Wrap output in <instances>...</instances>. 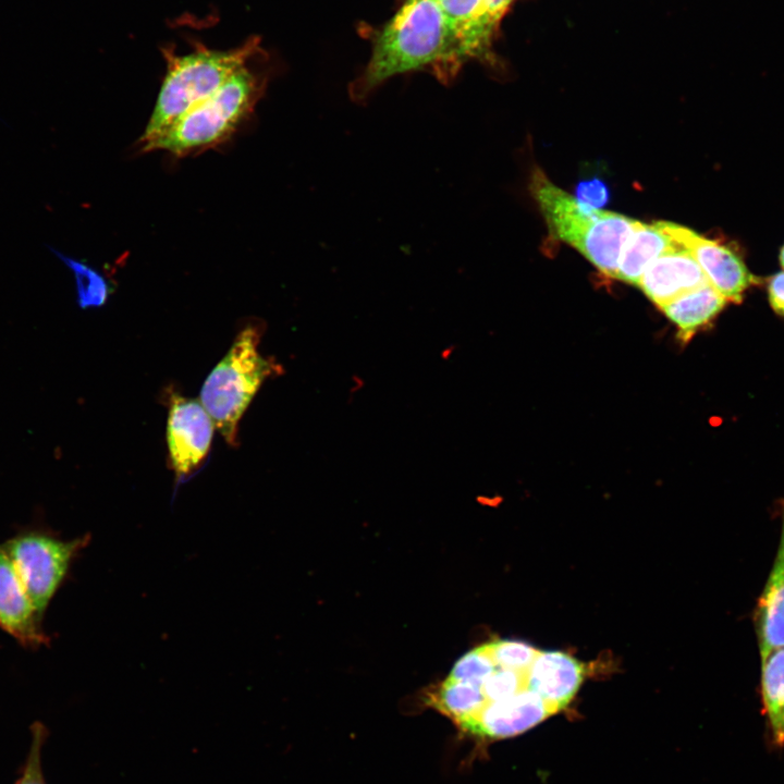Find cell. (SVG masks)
Returning a JSON list of instances; mask_svg holds the SVG:
<instances>
[{
  "mask_svg": "<svg viewBox=\"0 0 784 784\" xmlns=\"http://www.w3.org/2000/svg\"><path fill=\"white\" fill-rule=\"evenodd\" d=\"M464 61L438 2L407 0L376 36L367 65L350 85V96L365 103L389 78L415 71H428L446 84Z\"/></svg>",
  "mask_w": 784,
  "mask_h": 784,
  "instance_id": "obj_1",
  "label": "cell"
},
{
  "mask_svg": "<svg viewBox=\"0 0 784 784\" xmlns=\"http://www.w3.org/2000/svg\"><path fill=\"white\" fill-rule=\"evenodd\" d=\"M266 85L267 76L244 66L158 134L139 140L140 150H164L184 158L219 146L254 111Z\"/></svg>",
  "mask_w": 784,
  "mask_h": 784,
  "instance_id": "obj_2",
  "label": "cell"
},
{
  "mask_svg": "<svg viewBox=\"0 0 784 784\" xmlns=\"http://www.w3.org/2000/svg\"><path fill=\"white\" fill-rule=\"evenodd\" d=\"M530 192L552 235L575 247L603 274L615 278L622 248L639 221L583 204L538 168L531 174Z\"/></svg>",
  "mask_w": 784,
  "mask_h": 784,
  "instance_id": "obj_3",
  "label": "cell"
},
{
  "mask_svg": "<svg viewBox=\"0 0 784 784\" xmlns=\"http://www.w3.org/2000/svg\"><path fill=\"white\" fill-rule=\"evenodd\" d=\"M259 52L258 37L229 50L210 49L201 42L194 44V49L184 54L164 48L166 75L140 140L155 136L211 96Z\"/></svg>",
  "mask_w": 784,
  "mask_h": 784,
  "instance_id": "obj_4",
  "label": "cell"
},
{
  "mask_svg": "<svg viewBox=\"0 0 784 784\" xmlns=\"http://www.w3.org/2000/svg\"><path fill=\"white\" fill-rule=\"evenodd\" d=\"M260 329L246 326L205 380L200 403L224 440L236 444L238 422L262 382L278 365L258 351Z\"/></svg>",
  "mask_w": 784,
  "mask_h": 784,
  "instance_id": "obj_5",
  "label": "cell"
},
{
  "mask_svg": "<svg viewBox=\"0 0 784 784\" xmlns=\"http://www.w3.org/2000/svg\"><path fill=\"white\" fill-rule=\"evenodd\" d=\"M86 542L87 538L63 541L40 532H27L1 547L40 617L63 580L72 559Z\"/></svg>",
  "mask_w": 784,
  "mask_h": 784,
  "instance_id": "obj_6",
  "label": "cell"
},
{
  "mask_svg": "<svg viewBox=\"0 0 784 784\" xmlns=\"http://www.w3.org/2000/svg\"><path fill=\"white\" fill-rule=\"evenodd\" d=\"M215 422L203 404L177 394L170 397L167 444L177 479L197 468L208 454Z\"/></svg>",
  "mask_w": 784,
  "mask_h": 784,
  "instance_id": "obj_7",
  "label": "cell"
},
{
  "mask_svg": "<svg viewBox=\"0 0 784 784\" xmlns=\"http://www.w3.org/2000/svg\"><path fill=\"white\" fill-rule=\"evenodd\" d=\"M661 223L674 241L688 249L708 282L727 301L739 303L744 292L757 282L739 256L728 247L687 228L670 222Z\"/></svg>",
  "mask_w": 784,
  "mask_h": 784,
  "instance_id": "obj_8",
  "label": "cell"
},
{
  "mask_svg": "<svg viewBox=\"0 0 784 784\" xmlns=\"http://www.w3.org/2000/svg\"><path fill=\"white\" fill-rule=\"evenodd\" d=\"M552 714L553 709L526 688L512 697L487 701L457 725L474 735L499 739L524 733Z\"/></svg>",
  "mask_w": 784,
  "mask_h": 784,
  "instance_id": "obj_9",
  "label": "cell"
},
{
  "mask_svg": "<svg viewBox=\"0 0 784 784\" xmlns=\"http://www.w3.org/2000/svg\"><path fill=\"white\" fill-rule=\"evenodd\" d=\"M707 283L709 282L693 255L676 242L646 268L638 286L648 298L661 307Z\"/></svg>",
  "mask_w": 784,
  "mask_h": 784,
  "instance_id": "obj_10",
  "label": "cell"
},
{
  "mask_svg": "<svg viewBox=\"0 0 784 784\" xmlns=\"http://www.w3.org/2000/svg\"><path fill=\"white\" fill-rule=\"evenodd\" d=\"M585 676V665L569 653L539 650L526 671V688L556 713L574 698Z\"/></svg>",
  "mask_w": 784,
  "mask_h": 784,
  "instance_id": "obj_11",
  "label": "cell"
},
{
  "mask_svg": "<svg viewBox=\"0 0 784 784\" xmlns=\"http://www.w3.org/2000/svg\"><path fill=\"white\" fill-rule=\"evenodd\" d=\"M754 624L761 659L784 647V504L775 559L757 600Z\"/></svg>",
  "mask_w": 784,
  "mask_h": 784,
  "instance_id": "obj_12",
  "label": "cell"
},
{
  "mask_svg": "<svg viewBox=\"0 0 784 784\" xmlns=\"http://www.w3.org/2000/svg\"><path fill=\"white\" fill-rule=\"evenodd\" d=\"M40 616L11 560L0 547V627L25 645L44 642Z\"/></svg>",
  "mask_w": 784,
  "mask_h": 784,
  "instance_id": "obj_13",
  "label": "cell"
},
{
  "mask_svg": "<svg viewBox=\"0 0 784 784\" xmlns=\"http://www.w3.org/2000/svg\"><path fill=\"white\" fill-rule=\"evenodd\" d=\"M675 244L661 221L652 224L639 222L622 248L615 278L638 285L646 268Z\"/></svg>",
  "mask_w": 784,
  "mask_h": 784,
  "instance_id": "obj_14",
  "label": "cell"
},
{
  "mask_svg": "<svg viewBox=\"0 0 784 784\" xmlns=\"http://www.w3.org/2000/svg\"><path fill=\"white\" fill-rule=\"evenodd\" d=\"M727 299L710 283L684 293L660 308L677 327L681 341H688L698 330L710 323L726 305Z\"/></svg>",
  "mask_w": 784,
  "mask_h": 784,
  "instance_id": "obj_15",
  "label": "cell"
},
{
  "mask_svg": "<svg viewBox=\"0 0 784 784\" xmlns=\"http://www.w3.org/2000/svg\"><path fill=\"white\" fill-rule=\"evenodd\" d=\"M760 695L774 747H784V647L761 659Z\"/></svg>",
  "mask_w": 784,
  "mask_h": 784,
  "instance_id": "obj_16",
  "label": "cell"
},
{
  "mask_svg": "<svg viewBox=\"0 0 784 784\" xmlns=\"http://www.w3.org/2000/svg\"><path fill=\"white\" fill-rule=\"evenodd\" d=\"M428 703L456 724L474 714L486 698L477 684L446 678L428 695Z\"/></svg>",
  "mask_w": 784,
  "mask_h": 784,
  "instance_id": "obj_17",
  "label": "cell"
},
{
  "mask_svg": "<svg viewBox=\"0 0 784 784\" xmlns=\"http://www.w3.org/2000/svg\"><path fill=\"white\" fill-rule=\"evenodd\" d=\"M453 30L465 60L480 58L476 30L485 0H436Z\"/></svg>",
  "mask_w": 784,
  "mask_h": 784,
  "instance_id": "obj_18",
  "label": "cell"
},
{
  "mask_svg": "<svg viewBox=\"0 0 784 784\" xmlns=\"http://www.w3.org/2000/svg\"><path fill=\"white\" fill-rule=\"evenodd\" d=\"M50 250L71 269L75 280L77 305L82 309L100 307L107 303L111 287L98 270L54 248L50 247Z\"/></svg>",
  "mask_w": 784,
  "mask_h": 784,
  "instance_id": "obj_19",
  "label": "cell"
},
{
  "mask_svg": "<svg viewBox=\"0 0 784 784\" xmlns=\"http://www.w3.org/2000/svg\"><path fill=\"white\" fill-rule=\"evenodd\" d=\"M497 667L526 672L538 653L532 646L510 639H498L485 644Z\"/></svg>",
  "mask_w": 784,
  "mask_h": 784,
  "instance_id": "obj_20",
  "label": "cell"
},
{
  "mask_svg": "<svg viewBox=\"0 0 784 784\" xmlns=\"http://www.w3.org/2000/svg\"><path fill=\"white\" fill-rule=\"evenodd\" d=\"M495 669L497 665L483 644L462 656L453 665L448 678L481 686Z\"/></svg>",
  "mask_w": 784,
  "mask_h": 784,
  "instance_id": "obj_21",
  "label": "cell"
},
{
  "mask_svg": "<svg viewBox=\"0 0 784 784\" xmlns=\"http://www.w3.org/2000/svg\"><path fill=\"white\" fill-rule=\"evenodd\" d=\"M480 687L486 702L505 699L526 689V672L497 667Z\"/></svg>",
  "mask_w": 784,
  "mask_h": 784,
  "instance_id": "obj_22",
  "label": "cell"
},
{
  "mask_svg": "<svg viewBox=\"0 0 784 784\" xmlns=\"http://www.w3.org/2000/svg\"><path fill=\"white\" fill-rule=\"evenodd\" d=\"M513 0H485L476 30V45L480 57L487 53L490 39L500 20Z\"/></svg>",
  "mask_w": 784,
  "mask_h": 784,
  "instance_id": "obj_23",
  "label": "cell"
},
{
  "mask_svg": "<svg viewBox=\"0 0 784 784\" xmlns=\"http://www.w3.org/2000/svg\"><path fill=\"white\" fill-rule=\"evenodd\" d=\"M44 728L39 725H36L33 732V739L28 757L21 777L19 779L16 784H45L40 763V749L44 744Z\"/></svg>",
  "mask_w": 784,
  "mask_h": 784,
  "instance_id": "obj_24",
  "label": "cell"
},
{
  "mask_svg": "<svg viewBox=\"0 0 784 784\" xmlns=\"http://www.w3.org/2000/svg\"><path fill=\"white\" fill-rule=\"evenodd\" d=\"M578 200L585 205L597 208L603 205L608 198V192L602 183L590 181L581 183L577 189Z\"/></svg>",
  "mask_w": 784,
  "mask_h": 784,
  "instance_id": "obj_25",
  "label": "cell"
},
{
  "mask_svg": "<svg viewBox=\"0 0 784 784\" xmlns=\"http://www.w3.org/2000/svg\"><path fill=\"white\" fill-rule=\"evenodd\" d=\"M767 292L773 310L784 317V271L777 272L769 279Z\"/></svg>",
  "mask_w": 784,
  "mask_h": 784,
  "instance_id": "obj_26",
  "label": "cell"
},
{
  "mask_svg": "<svg viewBox=\"0 0 784 784\" xmlns=\"http://www.w3.org/2000/svg\"><path fill=\"white\" fill-rule=\"evenodd\" d=\"M780 262H781V266H782L783 269H784V245L782 246V248H781V250H780Z\"/></svg>",
  "mask_w": 784,
  "mask_h": 784,
  "instance_id": "obj_27",
  "label": "cell"
}]
</instances>
